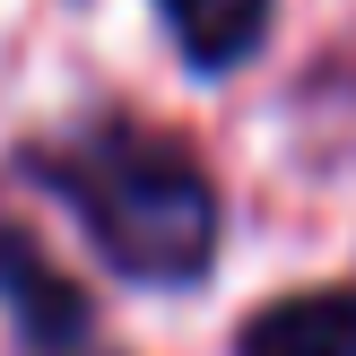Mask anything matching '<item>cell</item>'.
Returning <instances> with one entry per match:
<instances>
[{
  "instance_id": "4",
  "label": "cell",
  "mask_w": 356,
  "mask_h": 356,
  "mask_svg": "<svg viewBox=\"0 0 356 356\" xmlns=\"http://www.w3.org/2000/svg\"><path fill=\"white\" fill-rule=\"evenodd\" d=\"M0 287H9L17 305H26V322H35V330H61V339L79 330V296H70L61 278H44V270H35V261L17 252L9 235H0Z\"/></svg>"
},
{
  "instance_id": "1",
  "label": "cell",
  "mask_w": 356,
  "mask_h": 356,
  "mask_svg": "<svg viewBox=\"0 0 356 356\" xmlns=\"http://www.w3.org/2000/svg\"><path fill=\"white\" fill-rule=\"evenodd\" d=\"M44 183L70 200V218L96 235V252L122 278L183 287L218 252V191L183 139L148 122H96L44 156Z\"/></svg>"
},
{
  "instance_id": "2",
  "label": "cell",
  "mask_w": 356,
  "mask_h": 356,
  "mask_svg": "<svg viewBox=\"0 0 356 356\" xmlns=\"http://www.w3.org/2000/svg\"><path fill=\"white\" fill-rule=\"evenodd\" d=\"M235 356H356V296L348 287H313L287 305L252 313Z\"/></svg>"
},
{
  "instance_id": "3",
  "label": "cell",
  "mask_w": 356,
  "mask_h": 356,
  "mask_svg": "<svg viewBox=\"0 0 356 356\" xmlns=\"http://www.w3.org/2000/svg\"><path fill=\"white\" fill-rule=\"evenodd\" d=\"M156 9H165L183 61H200V70H235L270 35V0H156Z\"/></svg>"
}]
</instances>
